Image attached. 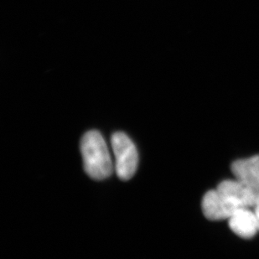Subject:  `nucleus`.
<instances>
[{
  "instance_id": "f257e3e1",
  "label": "nucleus",
  "mask_w": 259,
  "mask_h": 259,
  "mask_svg": "<svg viewBox=\"0 0 259 259\" xmlns=\"http://www.w3.org/2000/svg\"><path fill=\"white\" fill-rule=\"evenodd\" d=\"M83 166L88 176L102 181L113 174L114 164L103 135L97 130H91L81 140Z\"/></svg>"
},
{
  "instance_id": "f03ea898",
  "label": "nucleus",
  "mask_w": 259,
  "mask_h": 259,
  "mask_svg": "<svg viewBox=\"0 0 259 259\" xmlns=\"http://www.w3.org/2000/svg\"><path fill=\"white\" fill-rule=\"evenodd\" d=\"M111 146L115 158L114 169L117 176L122 181H128L137 170V148L130 138L122 132L113 134L111 138Z\"/></svg>"
},
{
  "instance_id": "0eeeda50",
  "label": "nucleus",
  "mask_w": 259,
  "mask_h": 259,
  "mask_svg": "<svg viewBox=\"0 0 259 259\" xmlns=\"http://www.w3.org/2000/svg\"><path fill=\"white\" fill-rule=\"evenodd\" d=\"M253 210H254L255 215L257 217V223H258V228H259V198L258 201H257V204L255 205V207L253 208Z\"/></svg>"
},
{
  "instance_id": "39448f33",
  "label": "nucleus",
  "mask_w": 259,
  "mask_h": 259,
  "mask_svg": "<svg viewBox=\"0 0 259 259\" xmlns=\"http://www.w3.org/2000/svg\"><path fill=\"white\" fill-rule=\"evenodd\" d=\"M228 225L235 234L244 239L252 238L259 231L257 217L250 208L236 210L228 219Z\"/></svg>"
},
{
  "instance_id": "20e7f679",
  "label": "nucleus",
  "mask_w": 259,
  "mask_h": 259,
  "mask_svg": "<svg viewBox=\"0 0 259 259\" xmlns=\"http://www.w3.org/2000/svg\"><path fill=\"white\" fill-rule=\"evenodd\" d=\"M201 209L205 218L210 221L229 219L237 210L226 201L217 189L205 193L201 202Z\"/></svg>"
},
{
  "instance_id": "423d86ee",
  "label": "nucleus",
  "mask_w": 259,
  "mask_h": 259,
  "mask_svg": "<svg viewBox=\"0 0 259 259\" xmlns=\"http://www.w3.org/2000/svg\"><path fill=\"white\" fill-rule=\"evenodd\" d=\"M231 170L237 181L259 192V155L235 160Z\"/></svg>"
},
{
  "instance_id": "7ed1b4c3",
  "label": "nucleus",
  "mask_w": 259,
  "mask_h": 259,
  "mask_svg": "<svg viewBox=\"0 0 259 259\" xmlns=\"http://www.w3.org/2000/svg\"><path fill=\"white\" fill-rule=\"evenodd\" d=\"M217 190L235 210L242 208L253 209L258 201V191L247 187L236 179L235 181L221 182Z\"/></svg>"
}]
</instances>
